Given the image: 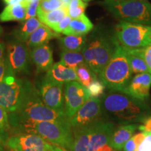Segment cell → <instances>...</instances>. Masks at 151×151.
I'll use <instances>...</instances> for the list:
<instances>
[{
  "instance_id": "cell-1",
  "label": "cell",
  "mask_w": 151,
  "mask_h": 151,
  "mask_svg": "<svg viewBox=\"0 0 151 151\" xmlns=\"http://www.w3.org/2000/svg\"><path fill=\"white\" fill-rule=\"evenodd\" d=\"M100 101L102 117L114 124L143 122L151 116V109L144 101L124 92L110 90L102 94Z\"/></svg>"
},
{
  "instance_id": "cell-2",
  "label": "cell",
  "mask_w": 151,
  "mask_h": 151,
  "mask_svg": "<svg viewBox=\"0 0 151 151\" xmlns=\"http://www.w3.org/2000/svg\"><path fill=\"white\" fill-rule=\"evenodd\" d=\"M9 114L10 124L19 127L44 121L69 123V119L65 111L55 110L47 106L41 100L37 90L18 111Z\"/></svg>"
},
{
  "instance_id": "cell-3",
  "label": "cell",
  "mask_w": 151,
  "mask_h": 151,
  "mask_svg": "<svg viewBox=\"0 0 151 151\" xmlns=\"http://www.w3.org/2000/svg\"><path fill=\"white\" fill-rule=\"evenodd\" d=\"M116 37H111L98 28L87 37L82 54L85 62L97 76L112 58L118 45Z\"/></svg>"
},
{
  "instance_id": "cell-4",
  "label": "cell",
  "mask_w": 151,
  "mask_h": 151,
  "mask_svg": "<svg viewBox=\"0 0 151 151\" xmlns=\"http://www.w3.org/2000/svg\"><path fill=\"white\" fill-rule=\"evenodd\" d=\"M132 74L125 48L118 43L110 61L99 74V80L110 90L122 92Z\"/></svg>"
},
{
  "instance_id": "cell-5",
  "label": "cell",
  "mask_w": 151,
  "mask_h": 151,
  "mask_svg": "<svg viewBox=\"0 0 151 151\" xmlns=\"http://www.w3.org/2000/svg\"><path fill=\"white\" fill-rule=\"evenodd\" d=\"M36 90L29 81L17 78L10 71L0 82V106L8 113L16 112Z\"/></svg>"
},
{
  "instance_id": "cell-6",
  "label": "cell",
  "mask_w": 151,
  "mask_h": 151,
  "mask_svg": "<svg viewBox=\"0 0 151 151\" xmlns=\"http://www.w3.org/2000/svg\"><path fill=\"white\" fill-rule=\"evenodd\" d=\"M100 4L120 21L151 26V4L148 1L103 0Z\"/></svg>"
},
{
  "instance_id": "cell-7",
  "label": "cell",
  "mask_w": 151,
  "mask_h": 151,
  "mask_svg": "<svg viewBox=\"0 0 151 151\" xmlns=\"http://www.w3.org/2000/svg\"><path fill=\"white\" fill-rule=\"evenodd\" d=\"M20 127L28 134L39 136L52 145L72 150L73 135L69 123L44 121L26 124Z\"/></svg>"
},
{
  "instance_id": "cell-8",
  "label": "cell",
  "mask_w": 151,
  "mask_h": 151,
  "mask_svg": "<svg viewBox=\"0 0 151 151\" xmlns=\"http://www.w3.org/2000/svg\"><path fill=\"white\" fill-rule=\"evenodd\" d=\"M118 42L126 48H141L151 45V26L121 22L116 27Z\"/></svg>"
},
{
  "instance_id": "cell-9",
  "label": "cell",
  "mask_w": 151,
  "mask_h": 151,
  "mask_svg": "<svg viewBox=\"0 0 151 151\" xmlns=\"http://www.w3.org/2000/svg\"><path fill=\"white\" fill-rule=\"evenodd\" d=\"M89 142L88 151H117L110 146L111 134L116 124L101 119L88 125Z\"/></svg>"
},
{
  "instance_id": "cell-10",
  "label": "cell",
  "mask_w": 151,
  "mask_h": 151,
  "mask_svg": "<svg viewBox=\"0 0 151 151\" xmlns=\"http://www.w3.org/2000/svg\"><path fill=\"white\" fill-rule=\"evenodd\" d=\"M9 67L15 74L16 73H29L30 52L25 43L12 39L7 45L6 55Z\"/></svg>"
},
{
  "instance_id": "cell-11",
  "label": "cell",
  "mask_w": 151,
  "mask_h": 151,
  "mask_svg": "<svg viewBox=\"0 0 151 151\" xmlns=\"http://www.w3.org/2000/svg\"><path fill=\"white\" fill-rule=\"evenodd\" d=\"M90 97L87 88L78 81H70L64 84L65 112L68 118L74 116Z\"/></svg>"
},
{
  "instance_id": "cell-12",
  "label": "cell",
  "mask_w": 151,
  "mask_h": 151,
  "mask_svg": "<svg viewBox=\"0 0 151 151\" xmlns=\"http://www.w3.org/2000/svg\"><path fill=\"white\" fill-rule=\"evenodd\" d=\"M102 119L101 101L99 97H90L74 116L69 119L73 129L91 124Z\"/></svg>"
},
{
  "instance_id": "cell-13",
  "label": "cell",
  "mask_w": 151,
  "mask_h": 151,
  "mask_svg": "<svg viewBox=\"0 0 151 151\" xmlns=\"http://www.w3.org/2000/svg\"><path fill=\"white\" fill-rule=\"evenodd\" d=\"M52 144L34 134H20L8 137L6 146L11 151H49Z\"/></svg>"
},
{
  "instance_id": "cell-14",
  "label": "cell",
  "mask_w": 151,
  "mask_h": 151,
  "mask_svg": "<svg viewBox=\"0 0 151 151\" xmlns=\"http://www.w3.org/2000/svg\"><path fill=\"white\" fill-rule=\"evenodd\" d=\"M39 95L47 106L65 111L64 84L55 82L45 76L39 87Z\"/></svg>"
},
{
  "instance_id": "cell-15",
  "label": "cell",
  "mask_w": 151,
  "mask_h": 151,
  "mask_svg": "<svg viewBox=\"0 0 151 151\" xmlns=\"http://www.w3.org/2000/svg\"><path fill=\"white\" fill-rule=\"evenodd\" d=\"M151 87V74L142 73L137 74L130 81L129 83L123 90L124 93L129 94L138 99L144 101L149 97Z\"/></svg>"
},
{
  "instance_id": "cell-16",
  "label": "cell",
  "mask_w": 151,
  "mask_h": 151,
  "mask_svg": "<svg viewBox=\"0 0 151 151\" xmlns=\"http://www.w3.org/2000/svg\"><path fill=\"white\" fill-rule=\"evenodd\" d=\"M29 52L38 73L47 71L54 64L52 50L48 43L29 49Z\"/></svg>"
},
{
  "instance_id": "cell-17",
  "label": "cell",
  "mask_w": 151,
  "mask_h": 151,
  "mask_svg": "<svg viewBox=\"0 0 151 151\" xmlns=\"http://www.w3.org/2000/svg\"><path fill=\"white\" fill-rule=\"evenodd\" d=\"M137 124H120L115 127L110 138V146L116 150H120L137 129Z\"/></svg>"
},
{
  "instance_id": "cell-18",
  "label": "cell",
  "mask_w": 151,
  "mask_h": 151,
  "mask_svg": "<svg viewBox=\"0 0 151 151\" xmlns=\"http://www.w3.org/2000/svg\"><path fill=\"white\" fill-rule=\"evenodd\" d=\"M46 77L55 82L63 84L70 81H78L75 69L68 67L60 62L52 65L47 71Z\"/></svg>"
},
{
  "instance_id": "cell-19",
  "label": "cell",
  "mask_w": 151,
  "mask_h": 151,
  "mask_svg": "<svg viewBox=\"0 0 151 151\" xmlns=\"http://www.w3.org/2000/svg\"><path fill=\"white\" fill-rule=\"evenodd\" d=\"M60 34L55 32L48 26L42 24L32 34L25 43L29 49L48 43V41L60 38Z\"/></svg>"
},
{
  "instance_id": "cell-20",
  "label": "cell",
  "mask_w": 151,
  "mask_h": 151,
  "mask_svg": "<svg viewBox=\"0 0 151 151\" xmlns=\"http://www.w3.org/2000/svg\"><path fill=\"white\" fill-rule=\"evenodd\" d=\"M93 28V24L84 14L78 18L71 19L69 26L62 34L65 35L86 36Z\"/></svg>"
},
{
  "instance_id": "cell-21",
  "label": "cell",
  "mask_w": 151,
  "mask_h": 151,
  "mask_svg": "<svg viewBox=\"0 0 151 151\" xmlns=\"http://www.w3.org/2000/svg\"><path fill=\"white\" fill-rule=\"evenodd\" d=\"M42 24V22L37 17L24 20L22 22L21 25L19 26L11 32V35L12 36V39L20 42L25 43L32 34Z\"/></svg>"
},
{
  "instance_id": "cell-22",
  "label": "cell",
  "mask_w": 151,
  "mask_h": 151,
  "mask_svg": "<svg viewBox=\"0 0 151 151\" xmlns=\"http://www.w3.org/2000/svg\"><path fill=\"white\" fill-rule=\"evenodd\" d=\"M27 4L22 2L16 5L6 6L0 14V21H20L24 20L26 15Z\"/></svg>"
},
{
  "instance_id": "cell-23",
  "label": "cell",
  "mask_w": 151,
  "mask_h": 151,
  "mask_svg": "<svg viewBox=\"0 0 151 151\" xmlns=\"http://www.w3.org/2000/svg\"><path fill=\"white\" fill-rule=\"evenodd\" d=\"M86 41V36L66 35L59 38V44L62 51L82 52Z\"/></svg>"
},
{
  "instance_id": "cell-24",
  "label": "cell",
  "mask_w": 151,
  "mask_h": 151,
  "mask_svg": "<svg viewBox=\"0 0 151 151\" xmlns=\"http://www.w3.org/2000/svg\"><path fill=\"white\" fill-rule=\"evenodd\" d=\"M124 48L132 73L139 74L142 73H149V69L146 62L139 52V49Z\"/></svg>"
},
{
  "instance_id": "cell-25",
  "label": "cell",
  "mask_w": 151,
  "mask_h": 151,
  "mask_svg": "<svg viewBox=\"0 0 151 151\" xmlns=\"http://www.w3.org/2000/svg\"><path fill=\"white\" fill-rule=\"evenodd\" d=\"M68 15V7L62 6L55 10L48 12H37V18L43 24L48 26L50 29L60 22Z\"/></svg>"
},
{
  "instance_id": "cell-26",
  "label": "cell",
  "mask_w": 151,
  "mask_h": 151,
  "mask_svg": "<svg viewBox=\"0 0 151 151\" xmlns=\"http://www.w3.org/2000/svg\"><path fill=\"white\" fill-rule=\"evenodd\" d=\"M75 70L78 82L86 88H88L92 81L97 78V75L90 69L86 62L78 66Z\"/></svg>"
},
{
  "instance_id": "cell-27",
  "label": "cell",
  "mask_w": 151,
  "mask_h": 151,
  "mask_svg": "<svg viewBox=\"0 0 151 151\" xmlns=\"http://www.w3.org/2000/svg\"><path fill=\"white\" fill-rule=\"evenodd\" d=\"M60 62L69 68L76 69L78 66L84 63L85 60L82 52L62 51L60 53Z\"/></svg>"
},
{
  "instance_id": "cell-28",
  "label": "cell",
  "mask_w": 151,
  "mask_h": 151,
  "mask_svg": "<svg viewBox=\"0 0 151 151\" xmlns=\"http://www.w3.org/2000/svg\"><path fill=\"white\" fill-rule=\"evenodd\" d=\"M88 4L82 0H71L68 6V15L71 19L78 18L85 14Z\"/></svg>"
},
{
  "instance_id": "cell-29",
  "label": "cell",
  "mask_w": 151,
  "mask_h": 151,
  "mask_svg": "<svg viewBox=\"0 0 151 151\" xmlns=\"http://www.w3.org/2000/svg\"><path fill=\"white\" fill-rule=\"evenodd\" d=\"M146 133L141 132L138 133L134 136H132L124 145L123 151H136L140 143L144 139Z\"/></svg>"
},
{
  "instance_id": "cell-30",
  "label": "cell",
  "mask_w": 151,
  "mask_h": 151,
  "mask_svg": "<svg viewBox=\"0 0 151 151\" xmlns=\"http://www.w3.org/2000/svg\"><path fill=\"white\" fill-rule=\"evenodd\" d=\"M64 6L61 0H41L38 11L48 12Z\"/></svg>"
},
{
  "instance_id": "cell-31",
  "label": "cell",
  "mask_w": 151,
  "mask_h": 151,
  "mask_svg": "<svg viewBox=\"0 0 151 151\" xmlns=\"http://www.w3.org/2000/svg\"><path fill=\"white\" fill-rule=\"evenodd\" d=\"M106 88L104 84L101 81L97 78L90 83L87 88L90 96L91 97H98L99 96L102 95Z\"/></svg>"
},
{
  "instance_id": "cell-32",
  "label": "cell",
  "mask_w": 151,
  "mask_h": 151,
  "mask_svg": "<svg viewBox=\"0 0 151 151\" xmlns=\"http://www.w3.org/2000/svg\"><path fill=\"white\" fill-rule=\"evenodd\" d=\"M41 0H33L27 5V9H26V15L24 20L32 18H35L37 16L38 9H39V3Z\"/></svg>"
},
{
  "instance_id": "cell-33",
  "label": "cell",
  "mask_w": 151,
  "mask_h": 151,
  "mask_svg": "<svg viewBox=\"0 0 151 151\" xmlns=\"http://www.w3.org/2000/svg\"><path fill=\"white\" fill-rule=\"evenodd\" d=\"M10 129L11 124L9 122V113L0 106V130L7 132Z\"/></svg>"
},
{
  "instance_id": "cell-34",
  "label": "cell",
  "mask_w": 151,
  "mask_h": 151,
  "mask_svg": "<svg viewBox=\"0 0 151 151\" xmlns=\"http://www.w3.org/2000/svg\"><path fill=\"white\" fill-rule=\"evenodd\" d=\"M71 20V18L69 16V15H67V16L62 19L61 21L58 22V23L55 24V26H53V27L51 28V29H52L54 32H55L58 34L62 33L66 29H67L68 26H69Z\"/></svg>"
},
{
  "instance_id": "cell-35",
  "label": "cell",
  "mask_w": 151,
  "mask_h": 151,
  "mask_svg": "<svg viewBox=\"0 0 151 151\" xmlns=\"http://www.w3.org/2000/svg\"><path fill=\"white\" fill-rule=\"evenodd\" d=\"M138 49L143 59L146 61L149 69V73L151 74V45Z\"/></svg>"
},
{
  "instance_id": "cell-36",
  "label": "cell",
  "mask_w": 151,
  "mask_h": 151,
  "mask_svg": "<svg viewBox=\"0 0 151 151\" xmlns=\"http://www.w3.org/2000/svg\"><path fill=\"white\" fill-rule=\"evenodd\" d=\"M136 151H151V133H146L144 139Z\"/></svg>"
},
{
  "instance_id": "cell-37",
  "label": "cell",
  "mask_w": 151,
  "mask_h": 151,
  "mask_svg": "<svg viewBox=\"0 0 151 151\" xmlns=\"http://www.w3.org/2000/svg\"><path fill=\"white\" fill-rule=\"evenodd\" d=\"M10 71H12L9 67L6 58L4 57L2 59L0 60V82L5 78L6 76L8 74Z\"/></svg>"
},
{
  "instance_id": "cell-38",
  "label": "cell",
  "mask_w": 151,
  "mask_h": 151,
  "mask_svg": "<svg viewBox=\"0 0 151 151\" xmlns=\"http://www.w3.org/2000/svg\"><path fill=\"white\" fill-rule=\"evenodd\" d=\"M143 123L142 125L138 127V129L144 133H151V116L148 117Z\"/></svg>"
},
{
  "instance_id": "cell-39",
  "label": "cell",
  "mask_w": 151,
  "mask_h": 151,
  "mask_svg": "<svg viewBox=\"0 0 151 151\" xmlns=\"http://www.w3.org/2000/svg\"><path fill=\"white\" fill-rule=\"evenodd\" d=\"M8 137L6 132L0 130V151H5L4 148L6 146V142Z\"/></svg>"
},
{
  "instance_id": "cell-40",
  "label": "cell",
  "mask_w": 151,
  "mask_h": 151,
  "mask_svg": "<svg viewBox=\"0 0 151 151\" xmlns=\"http://www.w3.org/2000/svg\"><path fill=\"white\" fill-rule=\"evenodd\" d=\"M2 1L4 3L6 4V6H13L22 3L24 0H2Z\"/></svg>"
},
{
  "instance_id": "cell-41",
  "label": "cell",
  "mask_w": 151,
  "mask_h": 151,
  "mask_svg": "<svg viewBox=\"0 0 151 151\" xmlns=\"http://www.w3.org/2000/svg\"><path fill=\"white\" fill-rule=\"evenodd\" d=\"M5 43L4 42H0V60L4 58V53L5 50Z\"/></svg>"
},
{
  "instance_id": "cell-42",
  "label": "cell",
  "mask_w": 151,
  "mask_h": 151,
  "mask_svg": "<svg viewBox=\"0 0 151 151\" xmlns=\"http://www.w3.org/2000/svg\"><path fill=\"white\" fill-rule=\"evenodd\" d=\"M61 1H62V4H63L64 6L68 7L69 6V4H70L71 0H61Z\"/></svg>"
},
{
  "instance_id": "cell-43",
  "label": "cell",
  "mask_w": 151,
  "mask_h": 151,
  "mask_svg": "<svg viewBox=\"0 0 151 151\" xmlns=\"http://www.w3.org/2000/svg\"><path fill=\"white\" fill-rule=\"evenodd\" d=\"M32 1H33V0H24V2L27 5L28 4H29V2H31Z\"/></svg>"
},
{
  "instance_id": "cell-44",
  "label": "cell",
  "mask_w": 151,
  "mask_h": 151,
  "mask_svg": "<svg viewBox=\"0 0 151 151\" xmlns=\"http://www.w3.org/2000/svg\"><path fill=\"white\" fill-rule=\"evenodd\" d=\"M2 32H3V30H2V28H1V26H0V37H1V35H2Z\"/></svg>"
},
{
  "instance_id": "cell-45",
  "label": "cell",
  "mask_w": 151,
  "mask_h": 151,
  "mask_svg": "<svg viewBox=\"0 0 151 151\" xmlns=\"http://www.w3.org/2000/svg\"><path fill=\"white\" fill-rule=\"evenodd\" d=\"M82 1H83L84 2H88V1H92V0H82Z\"/></svg>"
},
{
  "instance_id": "cell-46",
  "label": "cell",
  "mask_w": 151,
  "mask_h": 151,
  "mask_svg": "<svg viewBox=\"0 0 151 151\" xmlns=\"http://www.w3.org/2000/svg\"><path fill=\"white\" fill-rule=\"evenodd\" d=\"M135 1H146V0H135Z\"/></svg>"
}]
</instances>
